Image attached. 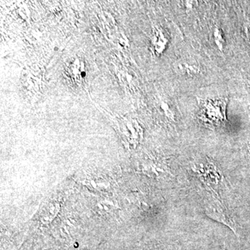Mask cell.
<instances>
[{"label": "cell", "mask_w": 250, "mask_h": 250, "mask_svg": "<svg viewBox=\"0 0 250 250\" xmlns=\"http://www.w3.org/2000/svg\"><path fill=\"white\" fill-rule=\"evenodd\" d=\"M205 212L210 218L226 225L237 234L236 224L228 210L219 200L213 199L208 201L205 206Z\"/></svg>", "instance_id": "1"}, {"label": "cell", "mask_w": 250, "mask_h": 250, "mask_svg": "<svg viewBox=\"0 0 250 250\" xmlns=\"http://www.w3.org/2000/svg\"><path fill=\"white\" fill-rule=\"evenodd\" d=\"M194 171L208 184H218L220 180V174L214 164L208 161H197L192 167Z\"/></svg>", "instance_id": "2"}, {"label": "cell", "mask_w": 250, "mask_h": 250, "mask_svg": "<svg viewBox=\"0 0 250 250\" xmlns=\"http://www.w3.org/2000/svg\"><path fill=\"white\" fill-rule=\"evenodd\" d=\"M174 70L181 76L194 77L201 73L200 62L193 58H182L174 62Z\"/></svg>", "instance_id": "3"}, {"label": "cell", "mask_w": 250, "mask_h": 250, "mask_svg": "<svg viewBox=\"0 0 250 250\" xmlns=\"http://www.w3.org/2000/svg\"><path fill=\"white\" fill-rule=\"evenodd\" d=\"M122 125L127 141L131 145L137 144L141 135V129L138 123L132 120H125Z\"/></svg>", "instance_id": "4"}, {"label": "cell", "mask_w": 250, "mask_h": 250, "mask_svg": "<svg viewBox=\"0 0 250 250\" xmlns=\"http://www.w3.org/2000/svg\"><path fill=\"white\" fill-rule=\"evenodd\" d=\"M168 43V39L166 37L164 31L161 29H156L154 31L152 41V45L154 54L161 55L164 52Z\"/></svg>", "instance_id": "5"}, {"label": "cell", "mask_w": 250, "mask_h": 250, "mask_svg": "<svg viewBox=\"0 0 250 250\" xmlns=\"http://www.w3.org/2000/svg\"><path fill=\"white\" fill-rule=\"evenodd\" d=\"M213 39H214L215 43L218 48L220 51H223L224 45H225V40L222 31L219 28L216 27L213 31Z\"/></svg>", "instance_id": "6"}, {"label": "cell", "mask_w": 250, "mask_h": 250, "mask_svg": "<svg viewBox=\"0 0 250 250\" xmlns=\"http://www.w3.org/2000/svg\"><path fill=\"white\" fill-rule=\"evenodd\" d=\"M161 111L164 112V115H165L168 119L174 121V115L172 108L170 107V105H169L167 103H165V102H162L161 104Z\"/></svg>", "instance_id": "7"}, {"label": "cell", "mask_w": 250, "mask_h": 250, "mask_svg": "<svg viewBox=\"0 0 250 250\" xmlns=\"http://www.w3.org/2000/svg\"><path fill=\"white\" fill-rule=\"evenodd\" d=\"M244 31L246 36L250 38V20L244 24Z\"/></svg>", "instance_id": "8"}]
</instances>
